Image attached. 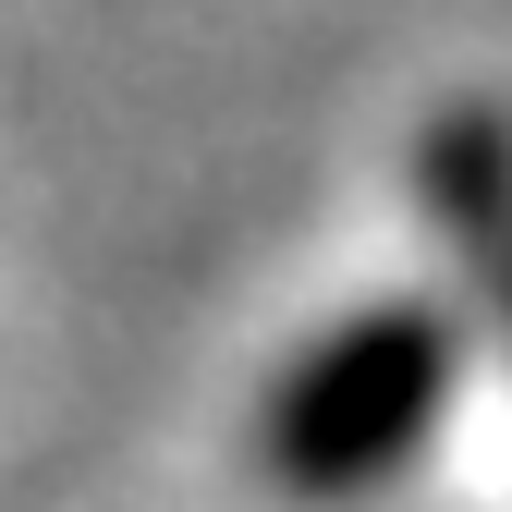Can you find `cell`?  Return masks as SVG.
Listing matches in <instances>:
<instances>
[{
  "instance_id": "cell-1",
  "label": "cell",
  "mask_w": 512,
  "mask_h": 512,
  "mask_svg": "<svg viewBox=\"0 0 512 512\" xmlns=\"http://www.w3.org/2000/svg\"><path fill=\"white\" fill-rule=\"evenodd\" d=\"M464 391V330L439 305L391 293V305H354L330 317L281 378H269V403H256V464H269L281 500H366V488H391L439 415H452Z\"/></svg>"
},
{
  "instance_id": "cell-2",
  "label": "cell",
  "mask_w": 512,
  "mask_h": 512,
  "mask_svg": "<svg viewBox=\"0 0 512 512\" xmlns=\"http://www.w3.org/2000/svg\"><path fill=\"white\" fill-rule=\"evenodd\" d=\"M427 208H439V244L476 269V293L500 305V342H512V122L500 110L427 122Z\"/></svg>"
}]
</instances>
